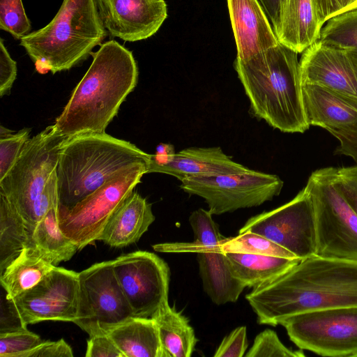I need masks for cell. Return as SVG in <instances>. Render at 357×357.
<instances>
[{
	"instance_id": "7a4b0ae2",
	"label": "cell",
	"mask_w": 357,
	"mask_h": 357,
	"mask_svg": "<svg viewBox=\"0 0 357 357\" xmlns=\"http://www.w3.org/2000/svg\"><path fill=\"white\" fill-rule=\"evenodd\" d=\"M93 61L54 126L66 137L104 133L135 88L138 68L132 52L114 40L91 53Z\"/></svg>"
},
{
	"instance_id": "f35d334b",
	"label": "cell",
	"mask_w": 357,
	"mask_h": 357,
	"mask_svg": "<svg viewBox=\"0 0 357 357\" xmlns=\"http://www.w3.org/2000/svg\"><path fill=\"white\" fill-rule=\"evenodd\" d=\"M85 356L126 357L107 333L89 337L87 340Z\"/></svg>"
},
{
	"instance_id": "ba28073f",
	"label": "cell",
	"mask_w": 357,
	"mask_h": 357,
	"mask_svg": "<svg viewBox=\"0 0 357 357\" xmlns=\"http://www.w3.org/2000/svg\"><path fill=\"white\" fill-rule=\"evenodd\" d=\"M147 173L146 164L128 167L70 209L59 210L63 233L79 250L98 241L114 213Z\"/></svg>"
},
{
	"instance_id": "4fadbf2b",
	"label": "cell",
	"mask_w": 357,
	"mask_h": 357,
	"mask_svg": "<svg viewBox=\"0 0 357 357\" xmlns=\"http://www.w3.org/2000/svg\"><path fill=\"white\" fill-rule=\"evenodd\" d=\"M112 261L133 317L152 318L168 303L170 271L162 259L139 250Z\"/></svg>"
},
{
	"instance_id": "d6986e66",
	"label": "cell",
	"mask_w": 357,
	"mask_h": 357,
	"mask_svg": "<svg viewBox=\"0 0 357 357\" xmlns=\"http://www.w3.org/2000/svg\"><path fill=\"white\" fill-rule=\"evenodd\" d=\"M237 55L245 61L279 42L259 0H227Z\"/></svg>"
},
{
	"instance_id": "7bdbcfd3",
	"label": "cell",
	"mask_w": 357,
	"mask_h": 357,
	"mask_svg": "<svg viewBox=\"0 0 357 357\" xmlns=\"http://www.w3.org/2000/svg\"><path fill=\"white\" fill-rule=\"evenodd\" d=\"M347 51L357 66V50H349Z\"/></svg>"
},
{
	"instance_id": "52a82bcc",
	"label": "cell",
	"mask_w": 357,
	"mask_h": 357,
	"mask_svg": "<svg viewBox=\"0 0 357 357\" xmlns=\"http://www.w3.org/2000/svg\"><path fill=\"white\" fill-rule=\"evenodd\" d=\"M67 138L59 134L54 124L47 126L27 141L15 164L0 179V195L21 217L31 243L26 220L34 201L56 169L60 150Z\"/></svg>"
},
{
	"instance_id": "d4e9b609",
	"label": "cell",
	"mask_w": 357,
	"mask_h": 357,
	"mask_svg": "<svg viewBox=\"0 0 357 357\" xmlns=\"http://www.w3.org/2000/svg\"><path fill=\"white\" fill-rule=\"evenodd\" d=\"M56 266L32 247H26L1 272V284L7 301L13 299L39 283Z\"/></svg>"
},
{
	"instance_id": "2e32d148",
	"label": "cell",
	"mask_w": 357,
	"mask_h": 357,
	"mask_svg": "<svg viewBox=\"0 0 357 357\" xmlns=\"http://www.w3.org/2000/svg\"><path fill=\"white\" fill-rule=\"evenodd\" d=\"M301 82L324 86L357 99V66L343 49L318 40L299 61Z\"/></svg>"
},
{
	"instance_id": "277c9868",
	"label": "cell",
	"mask_w": 357,
	"mask_h": 357,
	"mask_svg": "<svg viewBox=\"0 0 357 357\" xmlns=\"http://www.w3.org/2000/svg\"><path fill=\"white\" fill-rule=\"evenodd\" d=\"M151 154L106 132L68 137L56 167L59 210H68L114 178L137 164L149 166Z\"/></svg>"
},
{
	"instance_id": "ac0fdd59",
	"label": "cell",
	"mask_w": 357,
	"mask_h": 357,
	"mask_svg": "<svg viewBox=\"0 0 357 357\" xmlns=\"http://www.w3.org/2000/svg\"><path fill=\"white\" fill-rule=\"evenodd\" d=\"M303 106L307 121L335 135L357 134V99L324 86L302 84Z\"/></svg>"
},
{
	"instance_id": "ffe728a7",
	"label": "cell",
	"mask_w": 357,
	"mask_h": 357,
	"mask_svg": "<svg viewBox=\"0 0 357 357\" xmlns=\"http://www.w3.org/2000/svg\"><path fill=\"white\" fill-rule=\"evenodd\" d=\"M248 169L233 161L220 147L187 148L164 163L149 162L148 166V173L167 174L181 181L189 176L236 174Z\"/></svg>"
},
{
	"instance_id": "b9f144b4",
	"label": "cell",
	"mask_w": 357,
	"mask_h": 357,
	"mask_svg": "<svg viewBox=\"0 0 357 357\" xmlns=\"http://www.w3.org/2000/svg\"><path fill=\"white\" fill-rule=\"evenodd\" d=\"M273 24L275 20L280 0H259Z\"/></svg>"
},
{
	"instance_id": "ab89813d",
	"label": "cell",
	"mask_w": 357,
	"mask_h": 357,
	"mask_svg": "<svg viewBox=\"0 0 357 357\" xmlns=\"http://www.w3.org/2000/svg\"><path fill=\"white\" fill-rule=\"evenodd\" d=\"M17 63L13 60L3 38L0 39V96L3 97L10 93L13 84L17 77Z\"/></svg>"
},
{
	"instance_id": "4316f807",
	"label": "cell",
	"mask_w": 357,
	"mask_h": 357,
	"mask_svg": "<svg viewBox=\"0 0 357 357\" xmlns=\"http://www.w3.org/2000/svg\"><path fill=\"white\" fill-rule=\"evenodd\" d=\"M31 247L54 266L70 259L79 250L61 231L59 223V206L50 209L37 224Z\"/></svg>"
},
{
	"instance_id": "8fae6325",
	"label": "cell",
	"mask_w": 357,
	"mask_h": 357,
	"mask_svg": "<svg viewBox=\"0 0 357 357\" xmlns=\"http://www.w3.org/2000/svg\"><path fill=\"white\" fill-rule=\"evenodd\" d=\"M78 275V308L73 323L89 337L105 334L133 317L114 273L112 261L93 264Z\"/></svg>"
},
{
	"instance_id": "74e56055",
	"label": "cell",
	"mask_w": 357,
	"mask_h": 357,
	"mask_svg": "<svg viewBox=\"0 0 357 357\" xmlns=\"http://www.w3.org/2000/svg\"><path fill=\"white\" fill-rule=\"evenodd\" d=\"M248 348L245 326H239L225 336L214 354V357H242Z\"/></svg>"
},
{
	"instance_id": "5b68a950",
	"label": "cell",
	"mask_w": 357,
	"mask_h": 357,
	"mask_svg": "<svg viewBox=\"0 0 357 357\" xmlns=\"http://www.w3.org/2000/svg\"><path fill=\"white\" fill-rule=\"evenodd\" d=\"M105 36L96 0H63L50 22L23 37L20 45L38 73L55 74L85 60Z\"/></svg>"
},
{
	"instance_id": "603a6c76",
	"label": "cell",
	"mask_w": 357,
	"mask_h": 357,
	"mask_svg": "<svg viewBox=\"0 0 357 357\" xmlns=\"http://www.w3.org/2000/svg\"><path fill=\"white\" fill-rule=\"evenodd\" d=\"M107 334L126 357H162L158 328L152 318L132 317Z\"/></svg>"
},
{
	"instance_id": "8992f818",
	"label": "cell",
	"mask_w": 357,
	"mask_h": 357,
	"mask_svg": "<svg viewBox=\"0 0 357 357\" xmlns=\"http://www.w3.org/2000/svg\"><path fill=\"white\" fill-rule=\"evenodd\" d=\"M305 186L314 208L315 255L357 260V215L336 188L333 167L312 172Z\"/></svg>"
},
{
	"instance_id": "4dcf8cb0",
	"label": "cell",
	"mask_w": 357,
	"mask_h": 357,
	"mask_svg": "<svg viewBox=\"0 0 357 357\" xmlns=\"http://www.w3.org/2000/svg\"><path fill=\"white\" fill-rule=\"evenodd\" d=\"M30 128H23L13 133V130L0 126V179L5 176L16 162L30 139Z\"/></svg>"
},
{
	"instance_id": "8d00e7d4",
	"label": "cell",
	"mask_w": 357,
	"mask_h": 357,
	"mask_svg": "<svg viewBox=\"0 0 357 357\" xmlns=\"http://www.w3.org/2000/svg\"><path fill=\"white\" fill-rule=\"evenodd\" d=\"M317 19L321 26L330 19L357 9V0H311Z\"/></svg>"
},
{
	"instance_id": "f546056e",
	"label": "cell",
	"mask_w": 357,
	"mask_h": 357,
	"mask_svg": "<svg viewBox=\"0 0 357 357\" xmlns=\"http://www.w3.org/2000/svg\"><path fill=\"white\" fill-rule=\"evenodd\" d=\"M0 29L19 40L30 33L31 22L22 0H0Z\"/></svg>"
},
{
	"instance_id": "1f68e13d",
	"label": "cell",
	"mask_w": 357,
	"mask_h": 357,
	"mask_svg": "<svg viewBox=\"0 0 357 357\" xmlns=\"http://www.w3.org/2000/svg\"><path fill=\"white\" fill-rule=\"evenodd\" d=\"M43 341L26 327L0 332V357H22Z\"/></svg>"
},
{
	"instance_id": "9a60e30c",
	"label": "cell",
	"mask_w": 357,
	"mask_h": 357,
	"mask_svg": "<svg viewBox=\"0 0 357 357\" xmlns=\"http://www.w3.org/2000/svg\"><path fill=\"white\" fill-rule=\"evenodd\" d=\"M105 29L124 41L154 35L167 17L165 0H96Z\"/></svg>"
},
{
	"instance_id": "5bb4252c",
	"label": "cell",
	"mask_w": 357,
	"mask_h": 357,
	"mask_svg": "<svg viewBox=\"0 0 357 357\" xmlns=\"http://www.w3.org/2000/svg\"><path fill=\"white\" fill-rule=\"evenodd\" d=\"M78 301V273L54 266L36 286L6 303L13 317L26 327L47 320L73 322Z\"/></svg>"
},
{
	"instance_id": "484cf974",
	"label": "cell",
	"mask_w": 357,
	"mask_h": 357,
	"mask_svg": "<svg viewBox=\"0 0 357 357\" xmlns=\"http://www.w3.org/2000/svg\"><path fill=\"white\" fill-rule=\"evenodd\" d=\"M155 321L162 357H190L198 341L188 319L169 303L152 317Z\"/></svg>"
},
{
	"instance_id": "44dd1931",
	"label": "cell",
	"mask_w": 357,
	"mask_h": 357,
	"mask_svg": "<svg viewBox=\"0 0 357 357\" xmlns=\"http://www.w3.org/2000/svg\"><path fill=\"white\" fill-rule=\"evenodd\" d=\"M272 27L278 42L298 54L319 40L322 29L311 0H280Z\"/></svg>"
},
{
	"instance_id": "7c38bea8",
	"label": "cell",
	"mask_w": 357,
	"mask_h": 357,
	"mask_svg": "<svg viewBox=\"0 0 357 357\" xmlns=\"http://www.w3.org/2000/svg\"><path fill=\"white\" fill-rule=\"evenodd\" d=\"M247 231L267 238L301 259L315 255L314 214L307 187L285 204L250 218L239 234Z\"/></svg>"
},
{
	"instance_id": "d590c367",
	"label": "cell",
	"mask_w": 357,
	"mask_h": 357,
	"mask_svg": "<svg viewBox=\"0 0 357 357\" xmlns=\"http://www.w3.org/2000/svg\"><path fill=\"white\" fill-rule=\"evenodd\" d=\"M333 180L336 188L357 215V165L333 167Z\"/></svg>"
},
{
	"instance_id": "f1b7e54d",
	"label": "cell",
	"mask_w": 357,
	"mask_h": 357,
	"mask_svg": "<svg viewBox=\"0 0 357 357\" xmlns=\"http://www.w3.org/2000/svg\"><path fill=\"white\" fill-rule=\"evenodd\" d=\"M225 252H240L297 258L294 254L267 238L252 232L238 234L235 237L225 238L222 243Z\"/></svg>"
},
{
	"instance_id": "cb8c5ba5",
	"label": "cell",
	"mask_w": 357,
	"mask_h": 357,
	"mask_svg": "<svg viewBox=\"0 0 357 357\" xmlns=\"http://www.w3.org/2000/svg\"><path fill=\"white\" fill-rule=\"evenodd\" d=\"M232 275L245 287H257L282 275L301 259L271 255L225 252Z\"/></svg>"
},
{
	"instance_id": "d6a6232c",
	"label": "cell",
	"mask_w": 357,
	"mask_h": 357,
	"mask_svg": "<svg viewBox=\"0 0 357 357\" xmlns=\"http://www.w3.org/2000/svg\"><path fill=\"white\" fill-rule=\"evenodd\" d=\"M303 349L292 350L279 339L277 333L266 329L258 334L245 357H303Z\"/></svg>"
},
{
	"instance_id": "e0dca14e",
	"label": "cell",
	"mask_w": 357,
	"mask_h": 357,
	"mask_svg": "<svg viewBox=\"0 0 357 357\" xmlns=\"http://www.w3.org/2000/svg\"><path fill=\"white\" fill-rule=\"evenodd\" d=\"M152 247L160 252L196 253L204 290L217 305L236 302L245 288L232 275L221 244L202 245L193 241L158 243Z\"/></svg>"
},
{
	"instance_id": "3957f363",
	"label": "cell",
	"mask_w": 357,
	"mask_h": 357,
	"mask_svg": "<svg viewBox=\"0 0 357 357\" xmlns=\"http://www.w3.org/2000/svg\"><path fill=\"white\" fill-rule=\"evenodd\" d=\"M234 68L255 116L284 132H304L308 124L303 101L298 53L280 43Z\"/></svg>"
},
{
	"instance_id": "7402d4cb",
	"label": "cell",
	"mask_w": 357,
	"mask_h": 357,
	"mask_svg": "<svg viewBox=\"0 0 357 357\" xmlns=\"http://www.w3.org/2000/svg\"><path fill=\"white\" fill-rule=\"evenodd\" d=\"M154 220L151 204L132 191L114 213L98 241L112 248L126 247L138 241Z\"/></svg>"
},
{
	"instance_id": "30bf717a",
	"label": "cell",
	"mask_w": 357,
	"mask_h": 357,
	"mask_svg": "<svg viewBox=\"0 0 357 357\" xmlns=\"http://www.w3.org/2000/svg\"><path fill=\"white\" fill-rule=\"evenodd\" d=\"M280 325L301 349L331 357H354L357 354V307L303 312Z\"/></svg>"
},
{
	"instance_id": "83f0119b",
	"label": "cell",
	"mask_w": 357,
	"mask_h": 357,
	"mask_svg": "<svg viewBox=\"0 0 357 357\" xmlns=\"http://www.w3.org/2000/svg\"><path fill=\"white\" fill-rule=\"evenodd\" d=\"M319 40L345 50H357V9L328 20L322 26Z\"/></svg>"
},
{
	"instance_id": "836d02e7",
	"label": "cell",
	"mask_w": 357,
	"mask_h": 357,
	"mask_svg": "<svg viewBox=\"0 0 357 357\" xmlns=\"http://www.w3.org/2000/svg\"><path fill=\"white\" fill-rule=\"evenodd\" d=\"M56 206H59L56 169L52 173L43 190L34 201L26 220V231L31 239L37 224L50 209Z\"/></svg>"
},
{
	"instance_id": "e575fe53",
	"label": "cell",
	"mask_w": 357,
	"mask_h": 357,
	"mask_svg": "<svg viewBox=\"0 0 357 357\" xmlns=\"http://www.w3.org/2000/svg\"><path fill=\"white\" fill-rule=\"evenodd\" d=\"M208 211L199 208L189 217V222L195 236L194 242L202 245L221 244L226 237L220 232L218 225Z\"/></svg>"
},
{
	"instance_id": "60d3db41",
	"label": "cell",
	"mask_w": 357,
	"mask_h": 357,
	"mask_svg": "<svg viewBox=\"0 0 357 357\" xmlns=\"http://www.w3.org/2000/svg\"><path fill=\"white\" fill-rule=\"evenodd\" d=\"M73 351L63 340H43L36 347L23 354L22 357H73Z\"/></svg>"
},
{
	"instance_id": "9c48e42d",
	"label": "cell",
	"mask_w": 357,
	"mask_h": 357,
	"mask_svg": "<svg viewBox=\"0 0 357 357\" xmlns=\"http://www.w3.org/2000/svg\"><path fill=\"white\" fill-rule=\"evenodd\" d=\"M282 187L277 175L250 169L236 174L189 176L180 185L185 192L202 197L213 215L259 206L278 196Z\"/></svg>"
},
{
	"instance_id": "ee69618b",
	"label": "cell",
	"mask_w": 357,
	"mask_h": 357,
	"mask_svg": "<svg viewBox=\"0 0 357 357\" xmlns=\"http://www.w3.org/2000/svg\"><path fill=\"white\" fill-rule=\"evenodd\" d=\"M354 357H357V354H355Z\"/></svg>"
},
{
	"instance_id": "6da1fadb",
	"label": "cell",
	"mask_w": 357,
	"mask_h": 357,
	"mask_svg": "<svg viewBox=\"0 0 357 357\" xmlns=\"http://www.w3.org/2000/svg\"><path fill=\"white\" fill-rule=\"evenodd\" d=\"M257 322L275 326L293 315L357 307V260L314 255L245 296Z\"/></svg>"
}]
</instances>
